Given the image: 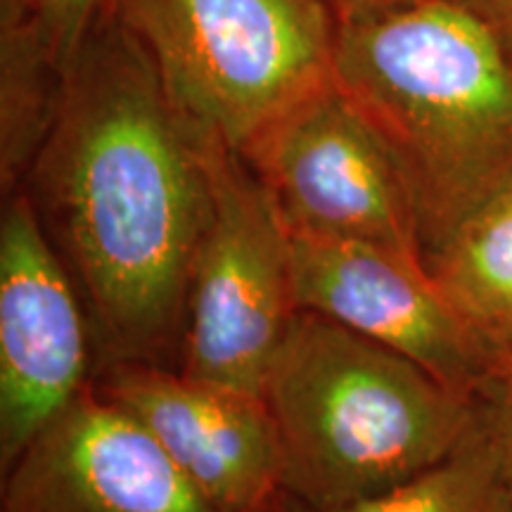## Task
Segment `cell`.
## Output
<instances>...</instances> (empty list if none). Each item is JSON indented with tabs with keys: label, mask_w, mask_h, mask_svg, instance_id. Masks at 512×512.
I'll return each instance as SVG.
<instances>
[{
	"label": "cell",
	"mask_w": 512,
	"mask_h": 512,
	"mask_svg": "<svg viewBox=\"0 0 512 512\" xmlns=\"http://www.w3.org/2000/svg\"><path fill=\"white\" fill-rule=\"evenodd\" d=\"M510 188H512V183H510Z\"/></svg>",
	"instance_id": "d6986e66"
},
{
	"label": "cell",
	"mask_w": 512,
	"mask_h": 512,
	"mask_svg": "<svg viewBox=\"0 0 512 512\" xmlns=\"http://www.w3.org/2000/svg\"><path fill=\"white\" fill-rule=\"evenodd\" d=\"M0 475V512H219L93 380Z\"/></svg>",
	"instance_id": "30bf717a"
},
{
	"label": "cell",
	"mask_w": 512,
	"mask_h": 512,
	"mask_svg": "<svg viewBox=\"0 0 512 512\" xmlns=\"http://www.w3.org/2000/svg\"><path fill=\"white\" fill-rule=\"evenodd\" d=\"M91 318L24 190L0 219V472L95 375Z\"/></svg>",
	"instance_id": "52a82bcc"
},
{
	"label": "cell",
	"mask_w": 512,
	"mask_h": 512,
	"mask_svg": "<svg viewBox=\"0 0 512 512\" xmlns=\"http://www.w3.org/2000/svg\"><path fill=\"white\" fill-rule=\"evenodd\" d=\"M323 5H328L332 15L337 19L361 15V12H377L387 8H399V5L415 3V0H320Z\"/></svg>",
	"instance_id": "e0dca14e"
},
{
	"label": "cell",
	"mask_w": 512,
	"mask_h": 512,
	"mask_svg": "<svg viewBox=\"0 0 512 512\" xmlns=\"http://www.w3.org/2000/svg\"><path fill=\"white\" fill-rule=\"evenodd\" d=\"M266 512H311V510L304 508V505L299 501H294V498L283 494Z\"/></svg>",
	"instance_id": "ac0fdd59"
},
{
	"label": "cell",
	"mask_w": 512,
	"mask_h": 512,
	"mask_svg": "<svg viewBox=\"0 0 512 512\" xmlns=\"http://www.w3.org/2000/svg\"><path fill=\"white\" fill-rule=\"evenodd\" d=\"M211 216L192 264L178 370L264 396L273 358L299 311L292 238L240 152L207 140Z\"/></svg>",
	"instance_id": "5b68a950"
},
{
	"label": "cell",
	"mask_w": 512,
	"mask_h": 512,
	"mask_svg": "<svg viewBox=\"0 0 512 512\" xmlns=\"http://www.w3.org/2000/svg\"><path fill=\"white\" fill-rule=\"evenodd\" d=\"M332 79L399 162L427 254L512 183V55L453 0L337 19Z\"/></svg>",
	"instance_id": "7a4b0ae2"
},
{
	"label": "cell",
	"mask_w": 512,
	"mask_h": 512,
	"mask_svg": "<svg viewBox=\"0 0 512 512\" xmlns=\"http://www.w3.org/2000/svg\"><path fill=\"white\" fill-rule=\"evenodd\" d=\"M283 491L311 512L377 496L437 465L477 415L399 351L299 309L264 384Z\"/></svg>",
	"instance_id": "3957f363"
},
{
	"label": "cell",
	"mask_w": 512,
	"mask_h": 512,
	"mask_svg": "<svg viewBox=\"0 0 512 512\" xmlns=\"http://www.w3.org/2000/svg\"><path fill=\"white\" fill-rule=\"evenodd\" d=\"M477 401L486 427L498 446L508 510L512 512V342L496 354V366Z\"/></svg>",
	"instance_id": "9a60e30c"
},
{
	"label": "cell",
	"mask_w": 512,
	"mask_h": 512,
	"mask_svg": "<svg viewBox=\"0 0 512 512\" xmlns=\"http://www.w3.org/2000/svg\"><path fill=\"white\" fill-rule=\"evenodd\" d=\"M19 190L81 294L95 370L176 368L211 216L207 140L114 17L100 19L64 72L55 121Z\"/></svg>",
	"instance_id": "6da1fadb"
},
{
	"label": "cell",
	"mask_w": 512,
	"mask_h": 512,
	"mask_svg": "<svg viewBox=\"0 0 512 512\" xmlns=\"http://www.w3.org/2000/svg\"><path fill=\"white\" fill-rule=\"evenodd\" d=\"M192 131L242 152L332 81L337 17L320 0H110Z\"/></svg>",
	"instance_id": "277c9868"
},
{
	"label": "cell",
	"mask_w": 512,
	"mask_h": 512,
	"mask_svg": "<svg viewBox=\"0 0 512 512\" xmlns=\"http://www.w3.org/2000/svg\"><path fill=\"white\" fill-rule=\"evenodd\" d=\"M53 53L67 72L91 31L107 15L110 0H31Z\"/></svg>",
	"instance_id": "5bb4252c"
},
{
	"label": "cell",
	"mask_w": 512,
	"mask_h": 512,
	"mask_svg": "<svg viewBox=\"0 0 512 512\" xmlns=\"http://www.w3.org/2000/svg\"><path fill=\"white\" fill-rule=\"evenodd\" d=\"M93 384L162 446L219 512H266L285 494L264 396L155 363H110L95 370Z\"/></svg>",
	"instance_id": "9c48e42d"
},
{
	"label": "cell",
	"mask_w": 512,
	"mask_h": 512,
	"mask_svg": "<svg viewBox=\"0 0 512 512\" xmlns=\"http://www.w3.org/2000/svg\"><path fill=\"white\" fill-rule=\"evenodd\" d=\"M64 72L31 0H0V185L19 190L46 143Z\"/></svg>",
	"instance_id": "8fae6325"
},
{
	"label": "cell",
	"mask_w": 512,
	"mask_h": 512,
	"mask_svg": "<svg viewBox=\"0 0 512 512\" xmlns=\"http://www.w3.org/2000/svg\"><path fill=\"white\" fill-rule=\"evenodd\" d=\"M240 155L292 235L370 242L427 261L399 162L335 79L271 121Z\"/></svg>",
	"instance_id": "8992f818"
},
{
	"label": "cell",
	"mask_w": 512,
	"mask_h": 512,
	"mask_svg": "<svg viewBox=\"0 0 512 512\" xmlns=\"http://www.w3.org/2000/svg\"><path fill=\"white\" fill-rule=\"evenodd\" d=\"M470 15H475L484 27L494 31L498 41L512 55V0H453Z\"/></svg>",
	"instance_id": "2e32d148"
},
{
	"label": "cell",
	"mask_w": 512,
	"mask_h": 512,
	"mask_svg": "<svg viewBox=\"0 0 512 512\" xmlns=\"http://www.w3.org/2000/svg\"><path fill=\"white\" fill-rule=\"evenodd\" d=\"M299 309L413 358L460 394L479 396L496 354L460 320L427 261L358 240L292 235Z\"/></svg>",
	"instance_id": "ba28073f"
},
{
	"label": "cell",
	"mask_w": 512,
	"mask_h": 512,
	"mask_svg": "<svg viewBox=\"0 0 512 512\" xmlns=\"http://www.w3.org/2000/svg\"><path fill=\"white\" fill-rule=\"evenodd\" d=\"M427 271L494 354L512 342V188L453 230L427 254Z\"/></svg>",
	"instance_id": "7c38bea8"
},
{
	"label": "cell",
	"mask_w": 512,
	"mask_h": 512,
	"mask_svg": "<svg viewBox=\"0 0 512 512\" xmlns=\"http://www.w3.org/2000/svg\"><path fill=\"white\" fill-rule=\"evenodd\" d=\"M330 512H510L498 446L479 411L444 460L406 482Z\"/></svg>",
	"instance_id": "4fadbf2b"
}]
</instances>
